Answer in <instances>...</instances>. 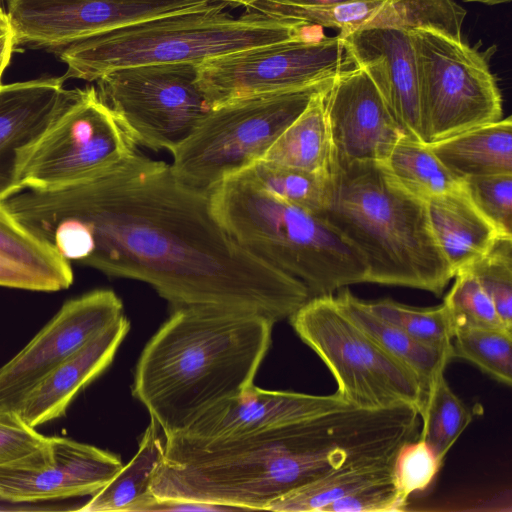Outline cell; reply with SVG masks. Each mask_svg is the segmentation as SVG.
Masks as SVG:
<instances>
[{
	"label": "cell",
	"instance_id": "27",
	"mask_svg": "<svg viewBox=\"0 0 512 512\" xmlns=\"http://www.w3.org/2000/svg\"><path fill=\"white\" fill-rule=\"evenodd\" d=\"M235 175L317 215H321L330 202L332 173L310 172L258 160Z\"/></svg>",
	"mask_w": 512,
	"mask_h": 512
},
{
	"label": "cell",
	"instance_id": "12",
	"mask_svg": "<svg viewBox=\"0 0 512 512\" xmlns=\"http://www.w3.org/2000/svg\"><path fill=\"white\" fill-rule=\"evenodd\" d=\"M214 0H9L15 46L61 50L147 19L193 11Z\"/></svg>",
	"mask_w": 512,
	"mask_h": 512
},
{
	"label": "cell",
	"instance_id": "38",
	"mask_svg": "<svg viewBox=\"0 0 512 512\" xmlns=\"http://www.w3.org/2000/svg\"><path fill=\"white\" fill-rule=\"evenodd\" d=\"M394 482L375 485L345 496L326 506L322 512L400 511Z\"/></svg>",
	"mask_w": 512,
	"mask_h": 512
},
{
	"label": "cell",
	"instance_id": "34",
	"mask_svg": "<svg viewBox=\"0 0 512 512\" xmlns=\"http://www.w3.org/2000/svg\"><path fill=\"white\" fill-rule=\"evenodd\" d=\"M468 270L492 300L506 329L512 331V237H500Z\"/></svg>",
	"mask_w": 512,
	"mask_h": 512
},
{
	"label": "cell",
	"instance_id": "24",
	"mask_svg": "<svg viewBox=\"0 0 512 512\" xmlns=\"http://www.w3.org/2000/svg\"><path fill=\"white\" fill-rule=\"evenodd\" d=\"M329 87L313 96L260 160L310 172L332 173L333 149L325 110Z\"/></svg>",
	"mask_w": 512,
	"mask_h": 512
},
{
	"label": "cell",
	"instance_id": "33",
	"mask_svg": "<svg viewBox=\"0 0 512 512\" xmlns=\"http://www.w3.org/2000/svg\"><path fill=\"white\" fill-rule=\"evenodd\" d=\"M454 278L443 304L455 331L465 328L506 329L492 300L472 273L462 270Z\"/></svg>",
	"mask_w": 512,
	"mask_h": 512
},
{
	"label": "cell",
	"instance_id": "22",
	"mask_svg": "<svg viewBox=\"0 0 512 512\" xmlns=\"http://www.w3.org/2000/svg\"><path fill=\"white\" fill-rule=\"evenodd\" d=\"M351 318L386 352L412 371L419 379L425 396L453 359L449 350L424 343L401 328L372 313L366 302L347 288L335 295ZM426 402V400H425Z\"/></svg>",
	"mask_w": 512,
	"mask_h": 512
},
{
	"label": "cell",
	"instance_id": "23",
	"mask_svg": "<svg viewBox=\"0 0 512 512\" xmlns=\"http://www.w3.org/2000/svg\"><path fill=\"white\" fill-rule=\"evenodd\" d=\"M164 455L165 435L158 422L150 417L134 457L78 510L137 512L142 504L154 497L151 484Z\"/></svg>",
	"mask_w": 512,
	"mask_h": 512
},
{
	"label": "cell",
	"instance_id": "25",
	"mask_svg": "<svg viewBox=\"0 0 512 512\" xmlns=\"http://www.w3.org/2000/svg\"><path fill=\"white\" fill-rule=\"evenodd\" d=\"M396 454L357 462L330 472L272 501L275 512H322L329 504L362 489L394 482Z\"/></svg>",
	"mask_w": 512,
	"mask_h": 512
},
{
	"label": "cell",
	"instance_id": "32",
	"mask_svg": "<svg viewBox=\"0 0 512 512\" xmlns=\"http://www.w3.org/2000/svg\"><path fill=\"white\" fill-rule=\"evenodd\" d=\"M369 310L433 347L452 351L455 329L446 306L414 307L392 299L365 301ZM453 353V351H452Z\"/></svg>",
	"mask_w": 512,
	"mask_h": 512
},
{
	"label": "cell",
	"instance_id": "15",
	"mask_svg": "<svg viewBox=\"0 0 512 512\" xmlns=\"http://www.w3.org/2000/svg\"><path fill=\"white\" fill-rule=\"evenodd\" d=\"M333 167L353 162H384L394 145L407 136L378 89L355 66L338 74L325 96Z\"/></svg>",
	"mask_w": 512,
	"mask_h": 512
},
{
	"label": "cell",
	"instance_id": "1",
	"mask_svg": "<svg viewBox=\"0 0 512 512\" xmlns=\"http://www.w3.org/2000/svg\"><path fill=\"white\" fill-rule=\"evenodd\" d=\"M1 203L67 261L145 282L173 308L245 311L275 323L311 298L227 233L208 194L138 149L94 177L22 189Z\"/></svg>",
	"mask_w": 512,
	"mask_h": 512
},
{
	"label": "cell",
	"instance_id": "36",
	"mask_svg": "<svg viewBox=\"0 0 512 512\" xmlns=\"http://www.w3.org/2000/svg\"><path fill=\"white\" fill-rule=\"evenodd\" d=\"M463 186L477 209L504 237H512V173L470 177Z\"/></svg>",
	"mask_w": 512,
	"mask_h": 512
},
{
	"label": "cell",
	"instance_id": "16",
	"mask_svg": "<svg viewBox=\"0 0 512 512\" xmlns=\"http://www.w3.org/2000/svg\"><path fill=\"white\" fill-rule=\"evenodd\" d=\"M347 404L343 398L293 391H274L253 384L239 394L215 403L198 415L181 433L185 436L215 440L231 438L285 425Z\"/></svg>",
	"mask_w": 512,
	"mask_h": 512
},
{
	"label": "cell",
	"instance_id": "17",
	"mask_svg": "<svg viewBox=\"0 0 512 512\" xmlns=\"http://www.w3.org/2000/svg\"><path fill=\"white\" fill-rule=\"evenodd\" d=\"M355 66L362 68L405 134L422 142L417 74L409 33L368 28L344 38Z\"/></svg>",
	"mask_w": 512,
	"mask_h": 512
},
{
	"label": "cell",
	"instance_id": "20",
	"mask_svg": "<svg viewBox=\"0 0 512 512\" xmlns=\"http://www.w3.org/2000/svg\"><path fill=\"white\" fill-rule=\"evenodd\" d=\"M434 239L453 275L484 256L502 236L477 209L462 184L426 201Z\"/></svg>",
	"mask_w": 512,
	"mask_h": 512
},
{
	"label": "cell",
	"instance_id": "21",
	"mask_svg": "<svg viewBox=\"0 0 512 512\" xmlns=\"http://www.w3.org/2000/svg\"><path fill=\"white\" fill-rule=\"evenodd\" d=\"M429 146L441 163L461 180L512 173L510 116L466 130Z\"/></svg>",
	"mask_w": 512,
	"mask_h": 512
},
{
	"label": "cell",
	"instance_id": "19",
	"mask_svg": "<svg viewBox=\"0 0 512 512\" xmlns=\"http://www.w3.org/2000/svg\"><path fill=\"white\" fill-rule=\"evenodd\" d=\"M130 329L122 315L50 371L28 394L19 412L33 427L65 415L75 397L113 361Z\"/></svg>",
	"mask_w": 512,
	"mask_h": 512
},
{
	"label": "cell",
	"instance_id": "40",
	"mask_svg": "<svg viewBox=\"0 0 512 512\" xmlns=\"http://www.w3.org/2000/svg\"><path fill=\"white\" fill-rule=\"evenodd\" d=\"M222 512L242 511L239 507L215 502H205L187 499H159L155 496L142 504L137 512Z\"/></svg>",
	"mask_w": 512,
	"mask_h": 512
},
{
	"label": "cell",
	"instance_id": "30",
	"mask_svg": "<svg viewBox=\"0 0 512 512\" xmlns=\"http://www.w3.org/2000/svg\"><path fill=\"white\" fill-rule=\"evenodd\" d=\"M420 418L419 438L443 462L452 445L471 422L472 413L452 391L442 374L429 389Z\"/></svg>",
	"mask_w": 512,
	"mask_h": 512
},
{
	"label": "cell",
	"instance_id": "2",
	"mask_svg": "<svg viewBox=\"0 0 512 512\" xmlns=\"http://www.w3.org/2000/svg\"><path fill=\"white\" fill-rule=\"evenodd\" d=\"M273 325L251 312L174 308L138 359L132 394L165 437L181 433L210 406L253 384Z\"/></svg>",
	"mask_w": 512,
	"mask_h": 512
},
{
	"label": "cell",
	"instance_id": "8",
	"mask_svg": "<svg viewBox=\"0 0 512 512\" xmlns=\"http://www.w3.org/2000/svg\"><path fill=\"white\" fill-rule=\"evenodd\" d=\"M413 46L421 125L427 145L502 118V96L491 59L497 47L484 50L463 39L415 29Z\"/></svg>",
	"mask_w": 512,
	"mask_h": 512
},
{
	"label": "cell",
	"instance_id": "28",
	"mask_svg": "<svg viewBox=\"0 0 512 512\" xmlns=\"http://www.w3.org/2000/svg\"><path fill=\"white\" fill-rule=\"evenodd\" d=\"M466 10L453 0H381L360 30L389 28L433 30L462 39Z\"/></svg>",
	"mask_w": 512,
	"mask_h": 512
},
{
	"label": "cell",
	"instance_id": "3",
	"mask_svg": "<svg viewBox=\"0 0 512 512\" xmlns=\"http://www.w3.org/2000/svg\"><path fill=\"white\" fill-rule=\"evenodd\" d=\"M363 257L368 283L441 295L454 275L431 231L426 202L403 189L383 162L332 169L320 215Z\"/></svg>",
	"mask_w": 512,
	"mask_h": 512
},
{
	"label": "cell",
	"instance_id": "29",
	"mask_svg": "<svg viewBox=\"0 0 512 512\" xmlns=\"http://www.w3.org/2000/svg\"><path fill=\"white\" fill-rule=\"evenodd\" d=\"M0 254L50 280L57 290L73 283V270L53 247L16 220L0 202Z\"/></svg>",
	"mask_w": 512,
	"mask_h": 512
},
{
	"label": "cell",
	"instance_id": "14",
	"mask_svg": "<svg viewBox=\"0 0 512 512\" xmlns=\"http://www.w3.org/2000/svg\"><path fill=\"white\" fill-rule=\"evenodd\" d=\"M122 466L120 457L110 451L52 436L37 452L0 465V499L29 503L93 495Z\"/></svg>",
	"mask_w": 512,
	"mask_h": 512
},
{
	"label": "cell",
	"instance_id": "13",
	"mask_svg": "<svg viewBox=\"0 0 512 512\" xmlns=\"http://www.w3.org/2000/svg\"><path fill=\"white\" fill-rule=\"evenodd\" d=\"M123 313L110 289H97L67 300L42 329L0 367V410L19 411L25 398L56 366Z\"/></svg>",
	"mask_w": 512,
	"mask_h": 512
},
{
	"label": "cell",
	"instance_id": "10",
	"mask_svg": "<svg viewBox=\"0 0 512 512\" xmlns=\"http://www.w3.org/2000/svg\"><path fill=\"white\" fill-rule=\"evenodd\" d=\"M97 92L136 145L173 152L212 109L196 65L161 63L111 71Z\"/></svg>",
	"mask_w": 512,
	"mask_h": 512
},
{
	"label": "cell",
	"instance_id": "9",
	"mask_svg": "<svg viewBox=\"0 0 512 512\" xmlns=\"http://www.w3.org/2000/svg\"><path fill=\"white\" fill-rule=\"evenodd\" d=\"M137 145L93 86L75 89L55 119L17 157L16 191L48 189L94 177L130 157Z\"/></svg>",
	"mask_w": 512,
	"mask_h": 512
},
{
	"label": "cell",
	"instance_id": "44",
	"mask_svg": "<svg viewBox=\"0 0 512 512\" xmlns=\"http://www.w3.org/2000/svg\"><path fill=\"white\" fill-rule=\"evenodd\" d=\"M10 31L8 19L6 13L0 6V37Z\"/></svg>",
	"mask_w": 512,
	"mask_h": 512
},
{
	"label": "cell",
	"instance_id": "43",
	"mask_svg": "<svg viewBox=\"0 0 512 512\" xmlns=\"http://www.w3.org/2000/svg\"><path fill=\"white\" fill-rule=\"evenodd\" d=\"M227 3L228 5H241L246 7V9H251L254 5L262 0H219Z\"/></svg>",
	"mask_w": 512,
	"mask_h": 512
},
{
	"label": "cell",
	"instance_id": "41",
	"mask_svg": "<svg viewBox=\"0 0 512 512\" xmlns=\"http://www.w3.org/2000/svg\"><path fill=\"white\" fill-rule=\"evenodd\" d=\"M360 0H262L260 2L274 5L303 7V8H321L340 4L355 2ZM259 3V2H258Z\"/></svg>",
	"mask_w": 512,
	"mask_h": 512
},
{
	"label": "cell",
	"instance_id": "5",
	"mask_svg": "<svg viewBox=\"0 0 512 512\" xmlns=\"http://www.w3.org/2000/svg\"><path fill=\"white\" fill-rule=\"evenodd\" d=\"M208 195L215 217L240 246L300 281L311 297L366 282L361 254L320 215L238 175Z\"/></svg>",
	"mask_w": 512,
	"mask_h": 512
},
{
	"label": "cell",
	"instance_id": "6",
	"mask_svg": "<svg viewBox=\"0 0 512 512\" xmlns=\"http://www.w3.org/2000/svg\"><path fill=\"white\" fill-rule=\"evenodd\" d=\"M334 78L212 108L172 152L174 175L188 187L208 194L226 178L262 159L313 96Z\"/></svg>",
	"mask_w": 512,
	"mask_h": 512
},
{
	"label": "cell",
	"instance_id": "4",
	"mask_svg": "<svg viewBox=\"0 0 512 512\" xmlns=\"http://www.w3.org/2000/svg\"><path fill=\"white\" fill-rule=\"evenodd\" d=\"M214 0L182 13L131 23L58 51L64 80L97 81L121 68L165 63L197 65L207 59L255 47L312 38L307 22L247 9L234 17Z\"/></svg>",
	"mask_w": 512,
	"mask_h": 512
},
{
	"label": "cell",
	"instance_id": "37",
	"mask_svg": "<svg viewBox=\"0 0 512 512\" xmlns=\"http://www.w3.org/2000/svg\"><path fill=\"white\" fill-rule=\"evenodd\" d=\"M16 410H0V465L19 461L43 448L48 442Z\"/></svg>",
	"mask_w": 512,
	"mask_h": 512
},
{
	"label": "cell",
	"instance_id": "42",
	"mask_svg": "<svg viewBox=\"0 0 512 512\" xmlns=\"http://www.w3.org/2000/svg\"><path fill=\"white\" fill-rule=\"evenodd\" d=\"M15 44L11 31L0 37V84L2 75L8 66Z\"/></svg>",
	"mask_w": 512,
	"mask_h": 512
},
{
	"label": "cell",
	"instance_id": "26",
	"mask_svg": "<svg viewBox=\"0 0 512 512\" xmlns=\"http://www.w3.org/2000/svg\"><path fill=\"white\" fill-rule=\"evenodd\" d=\"M394 180L416 198H429L462 184L435 156L429 145L403 136L383 162Z\"/></svg>",
	"mask_w": 512,
	"mask_h": 512
},
{
	"label": "cell",
	"instance_id": "7",
	"mask_svg": "<svg viewBox=\"0 0 512 512\" xmlns=\"http://www.w3.org/2000/svg\"><path fill=\"white\" fill-rule=\"evenodd\" d=\"M289 320L329 369L347 404L365 410L410 405L420 415L426 396L417 376L370 337L335 295L311 297Z\"/></svg>",
	"mask_w": 512,
	"mask_h": 512
},
{
	"label": "cell",
	"instance_id": "31",
	"mask_svg": "<svg viewBox=\"0 0 512 512\" xmlns=\"http://www.w3.org/2000/svg\"><path fill=\"white\" fill-rule=\"evenodd\" d=\"M453 358L464 359L481 371L510 386L512 383V331L465 328L455 331Z\"/></svg>",
	"mask_w": 512,
	"mask_h": 512
},
{
	"label": "cell",
	"instance_id": "35",
	"mask_svg": "<svg viewBox=\"0 0 512 512\" xmlns=\"http://www.w3.org/2000/svg\"><path fill=\"white\" fill-rule=\"evenodd\" d=\"M442 463L419 437L398 450L394 461V485L403 507L412 494L422 492L432 484Z\"/></svg>",
	"mask_w": 512,
	"mask_h": 512
},
{
	"label": "cell",
	"instance_id": "45",
	"mask_svg": "<svg viewBox=\"0 0 512 512\" xmlns=\"http://www.w3.org/2000/svg\"><path fill=\"white\" fill-rule=\"evenodd\" d=\"M464 1L465 2H477V3H482L485 5L493 6V5H498V4L509 3L511 0H464Z\"/></svg>",
	"mask_w": 512,
	"mask_h": 512
},
{
	"label": "cell",
	"instance_id": "39",
	"mask_svg": "<svg viewBox=\"0 0 512 512\" xmlns=\"http://www.w3.org/2000/svg\"><path fill=\"white\" fill-rule=\"evenodd\" d=\"M0 286L31 291H58L47 278L0 254Z\"/></svg>",
	"mask_w": 512,
	"mask_h": 512
},
{
	"label": "cell",
	"instance_id": "11",
	"mask_svg": "<svg viewBox=\"0 0 512 512\" xmlns=\"http://www.w3.org/2000/svg\"><path fill=\"white\" fill-rule=\"evenodd\" d=\"M355 67L344 38L321 35L255 47L196 65L197 84L211 108L303 88Z\"/></svg>",
	"mask_w": 512,
	"mask_h": 512
},
{
	"label": "cell",
	"instance_id": "18",
	"mask_svg": "<svg viewBox=\"0 0 512 512\" xmlns=\"http://www.w3.org/2000/svg\"><path fill=\"white\" fill-rule=\"evenodd\" d=\"M64 78L45 77L0 84V202L16 191L19 151L32 142L63 110L75 89Z\"/></svg>",
	"mask_w": 512,
	"mask_h": 512
}]
</instances>
